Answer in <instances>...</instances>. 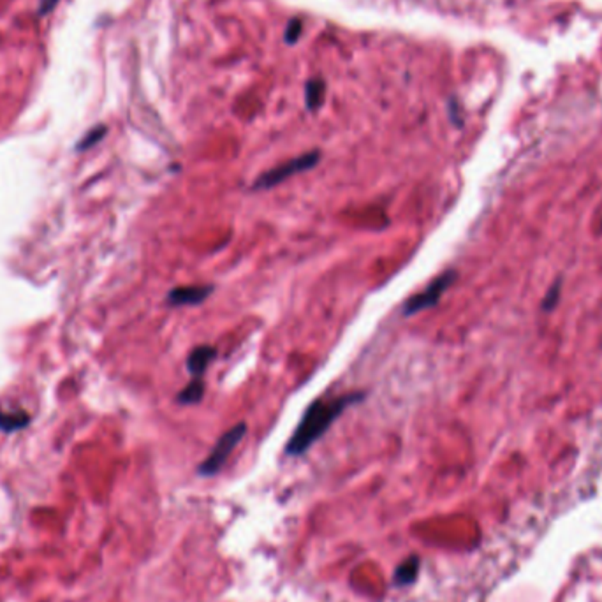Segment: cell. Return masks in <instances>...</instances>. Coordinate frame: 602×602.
<instances>
[{
  "instance_id": "1",
  "label": "cell",
  "mask_w": 602,
  "mask_h": 602,
  "mask_svg": "<svg viewBox=\"0 0 602 602\" xmlns=\"http://www.w3.org/2000/svg\"><path fill=\"white\" fill-rule=\"evenodd\" d=\"M365 397V391H352V393L340 395V397L319 398V400L312 402L303 414L301 421L298 423L294 433L291 435L289 443H287L286 454H305L331 428V425L344 414L345 409L363 402Z\"/></svg>"
},
{
  "instance_id": "2",
  "label": "cell",
  "mask_w": 602,
  "mask_h": 602,
  "mask_svg": "<svg viewBox=\"0 0 602 602\" xmlns=\"http://www.w3.org/2000/svg\"><path fill=\"white\" fill-rule=\"evenodd\" d=\"M319 160H320L319 150L301 153V155L286 160V162L279 164V166L272 167V169L259 174V176L255 178L254 183H252V191H268V188L277 187V185L284 183L286 180L293 178L294 174L305 173V171L315 167L317 164H319Z\"/></svg>"
},
{
  "instance_id": "3",
  "label": "cell",
  "mask_w": 602,
  "mask_h": 602,
  "mask_svg": "<svg viewBox=\"0 0 602 602\" xmlns=\"http://www.w3.org/2000/svg\"><path fill=\"white\" fill-rule=\"evenodd\" d=\"M245 433H247V423H238L233 428L224 432L220 439L215 443L213 450L210 451V454L206 456L205 462L198 466V472L205 477H212L217 472H220L224 463L227 462L231 452L236 450V446L241 443Z\"/></svg>"
},
{
  "instance_id": "4",
  "label": "cell",
  "mask_w": 602,
  "mask_h": 602,
  "mask_svg": "<svg viewBox=\"0 0 602 602\" xmlns=\"http://www.w3.org/2000/svg\"><path fill=\"white\" fill-rule=\"evenodd\" d=\"M454 279H456L454 272H446L443 273V275L437 277V279H433L432 282L426 286L425 291L414 294V296H411L404 303V306H402V313H404L405 317H411V315H416V313L423 312V310L435 306L437 303H439L440 296H443V294L450 289L451 284L454 282Z\"/></svg>"
},
{
  "instance_id": "5",
  "label": "cell",
  "mask_w": 602,
  "mask_h": 602,
  "mask_svg": "<svg viewBox=\"0 0 602 602\" xmlns=\"http://www.w3.org/2000/svg\"><path fill=\"white\" fill-rule=\"evenodd\" d=\"M215 291V286H181L174 287L167 293L166 303L169 306H195L208 300Z\"/></svg>"
},
{
  "instance_id": "6",
  "label": "cell",
  "mask_w": 602,
  "mask_h": 602,
  "mask_svg": "<svg viewBox=\"0 0 602 602\" xmlns=\"http://www.w3.org/2000/svg\"><path fill=\"white\" fill-rule=\"evenodd\" d=\"M215 358L217 349L212 345H198V347L192 349L187 358V368L191 375L195 379H203V375Z\"/></svg>"
},
{
  "instance_id": "7",
  "label": "cell",
  "mask_w": 602,
  "mask_h": 602,
  "mask_svg": "<svg viewBox=\"0 0 602 602\" xmlns=\"http://www.w3.org/2000/svg\"><path fill=\"white\" fill-rule=\"evenodd\" d=\"M205 391L206 387H205V383H203V379H195V377H192L191 383H188L187 386L176 395V404L180 405L199 404V402L203 400V397H205Z\"/></svg>"
},
{
  "instance_id": "8",
  "label": "cell",
  "mask_w": 602,
  "mask_h": 602,
  "mask_svg": "<svg viewBox=\"0 0 602 602\" xmlns=\"http://www.w3.org/2000/svg\"><path fill=\"white\" fill-rule=\"evenodd\" d=\"M326 95V83L320 78L310 80L305 87V102L310 112H317L323 106Z\"/></svg>"
},
{
  "instance_id": "9",
  "label": "cell",
  "mask_w": 602,
  "mask_h": 602,
  "mask_svg": "<svg viewBox=\"0 0 602 602\" xmlns=\"http://www.w3.org/2000/svg\"><path fill=\"white\" fill-rule=\"evenodd\" d=\"M419 571V560L416 557H411L409 560H405L404 564L398 565L397 572H395V579H397L398 585H411L416 579Z\"/></svg>"
},
{
  "instance_id": "10",
  "label": "cell",
  "mask_w": 602,
  "mask_h": 602,
  "mask_svg": "<svg viewBox=\"0 0 602 602\" xmlns=\"http://www.w3.org/2000/svg\"><path fill=\"white\" fill-rule=\"evenodd\" d=\"M28 423L27 412H13V414H2L0 412V428L4 432H13V430L23 428Z\"/></svg>"
},
{
  "instance_id": "11",
  "label": "cell",
  "mask_w": 602,
  "mask_h": 602,
  "mask_svg": "<svg viewBox=\"0 0 602 602\" xmlns=\"http://www.w3.org/2000/svg\"><path fill=\"white\" fill-rule=\"evenodd\" d=\"M106 127L104 126H99V127H94V129L90 131V133L87 134V136L83 138V140L80 141V143H78V150H87V148H90V147H94L95 143H99V141L102 140V138L106 136Z\"/></svg>"
},
{
  "instance_id": "12",
  "label": "cell",
  "mask_w": 602,
  "mask_h": 602,
  "mask_svg": "<svg viewBox=\"0 0 602 602\" xmlns=\"http://www.w3.org/2000/svg\"><path fill=\"white\" fill-rule=\"evenodd\" d=\"M301 32H303L301 20H298V18H293V20L287 23L286 35H284V37H286V42H289V44H296V41L300 39Z\"/></svg>"
},
{
  "instance_id": "13",
  "label": "cell",
  "mask_w": 602,
  "mask_h": 602,
  "mask_svg": "<svg viewBox=\"0 0 602 602\" xmlns=\"http://www.w3.org/2000/svg\"><path fill=\"white\" fill-rule=\"evenodd\" d=\"M56 2H59V0H42V6L39 7V14H48L49 11L55 7Z\"/></svg>"
}]
</instances>
